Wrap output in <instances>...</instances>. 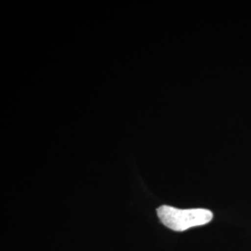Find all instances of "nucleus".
<instances>
[{
    "label": "nucleus",
    "instance_id": "1",
    "mask_svg": "<svg viewBox=\"0 0 251 251\" xmlns=\"http://www.w3.org/2000/svg\"><path fill=\"white\" fill-rule=\"evenodd\" d=\"M156 212L162 224L175 232L207 225L213 219L212 211L206 208L179 209L163 205L156 209Z\"/></svg>",
    "mask_w": 251,
    "mask_h": 251
}]
</instances>
